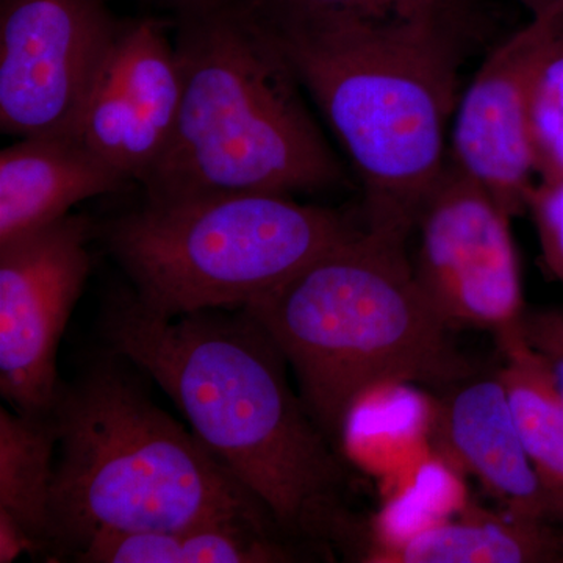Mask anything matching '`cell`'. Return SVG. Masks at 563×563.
<instances>
[{
  "instance_id": "obj_1",
  "label": "cell",
  "mask_w": 563,
  "mask_h": 563,
  "mask_svg": "<svg viewBox=\"0 0 563 563\" xmlns=\"http://www.w3.org/2000/svg\"><path fill=\"white\" fill-rule=\"evenodd\" d=\"M102 332L113 354L161 385L282 532L336 539L347 523L342 462L292 391L287 358L246 310L166 317L122 290L103 307Z\"/></svg>"
},
{
  "instance_id": "obj_2",
  "label": "cell",
  "mask_w": 563,
  "mask_h": 563,
  "mask_svg": "<svg viewBox=\"0 0 563 563\" xmlns=\"http://www.w3.org/2000/svg\"><path fill=\"white\" fill-rule=\"evenodd\" d=\"M254 7L342 144L361 184L366 228L410 239L446 168L462 66L484 24L291 16Z\"/></svg>"
},
{
  "instance_id": "obj_3",
  "label": "cell",
  "mask_w": 563,
  "mask_h": 563,
  "mask_svg": "<svg viewBox=\"0 0 563 563\" xmlns=\"http://www.w3.org/2000/svg\"><path fill=\"white\" fill-rule=\"evenodd\" d=\"M181 73L172 140L143 199L331 190L347 184L303 88L251 0L174 3Z\"/></svg>"
},
{
  "instance_id": "obj_4",
  "label": "cell",
  "mask_w": 563,
  "mask_h": 563,
  "mask_svg": "<svg viewBox=\"0 0 563 563\" xmlns=\"http://www.w3.org/2000/svg\"><path fill=\"white\" fill-rule=\"evenodd\" d=\"M409 242L363 225L243 307L287 358L333 446L366 388L402 380L440 391L479 372L421 290Z\"/></svg>"
},
{
  "instance_id": "obj_5",
  "label": "cell",
  "mask_w": 563,
  "mask_h": 563,
  "mask_svg": "<svg viewBox=\"0 0 563 563\" xmlns=\"http://www.w3.org/2000/svg\"><path fill=\"white\" fill-rule=\"evenodd\" d=\"M117 357L62 384L52 410L60 462L52 487L51 548L74 558L96 537L211 521L279 529L266 507L195 433L152 401Z\"/></svg>"
},
{
  "instance_id": "obj_6",
  "label": "cell",
  "mask_w": 563,
  "mask_h": 563,
  "mask_svg": "<svg viewBox=\"0 0 563 563\" xmlns=\"http://www.w3.org/2000/svg\"><path fill=\"white\" fill-rule=\"evenodd\" d=\"M358 217L277 192H214L143 203L106 242L154 312L243 309L361 231Z\"/></svg>"
},
{
  "instance_id": "obj_7",
  "label": "cell",
  "mask_w": 563,
  "mask_h": 563,
  "mask_svg": "<svg viewBox=\"0 0 563 563\" xmlns=\"http://www.w3.org/2000/svg\"><path fill=\"white\" fill-rule=\"evenodd\" d=\"M512 217L448 157L415 221L412 268L451 329L476 328L496 342L523 331V280Z\"/></svg>"
},
{
  "instance_id": "obj_8",
  "label": "cell",
  "mask_w": 563,
  "mask_h": 563,
  "mask_svg": "<svg viewBox=\"0 0 563 563\" xmlns=\"http://www.w3.org/2000/svg\"><path fill=\"white\" fill-rule=\"evenodd\" d=\"M124 21L106 0H0V129L79 136Z\"/></svg>"
},
{
  "instance_id": "obj_9",
  "label": "cell",
  "mask_w": 563,
  "mask_h": 563,
  "mask_svg": "<svg viewBox=\"0 0 563 563\" xmlns=\"http://www.w3.org/2000/svg\"><path fill=\"white\" fill-rule=\"evenodd\" d=\"M92 229L69 213L0 244V391L18 412L52 413L60 395L58 346L90 274Z\"/></svg>"
},
{
  "instance_id": "obj_10",
  "label": "cell",
  "mask_w": 563,
  "mask_h": 563,
  "mask_svg": "<svg viewBox=\"0 0 563 563\" xmlns=\"http://www.w3.org/2000/svg\"><path fill=\"white\" fill-rule=\"evenodd\" d=\"M551 25L553 14L532 18L493 47L459 96L451 122L448 157L512 218L528 211L539 181L531 96Z\"/></svg>"
},
{
  "instance_id": "obj_11",
  "label": "cell",
  "mask_w": 563,
  "mask_h": 563,
  "mask_svg": "<svg viewBox=\"0 0 563 563\" xmlns=\"http://www.w3.org/2000/svg\"><path fill=\"white\" fill-rule=\"evenodd\" d=\"M181 101L176 44L154 18L124 21L79 139L141 184L172 140Z\"/></svg>"
},
{
  "instance_id": "obj_12",
  "label": "cell",
  "mask_w": 563,
  "mask_h": 563,
  "mask_svg": "<svg viewBox=\"0 0 563 563\" xmlns=\"http://www.w3.org/2000/svg\"><path fill=\"white\" fill-rule=\"evenodd\" d=\"M433 450L483 485L503 509L563 526L533 470L498 369L474 373L435 396Z\"/></svg>"
},
{
  "instance_id": "obj_13",
  "label": "cell",
  "mask_w": 563,
  "mask_h": 563,
  "mask_svg": "<svg viewBox=\"0 0 563 563\" xmlns=\"http://www.w3.org/2000/svg\"><path fill=\"white\" fill-rule=\"evenodd\" d=\"M136 184L79 136H25L0 152V244L68 217L87 199Z\"/></svg>"
},
{
  "instance_id": "obj_14",
  "label": "cell",
  "mask_w": 563,
  "mask_h": 563,
  "mask_svg": "<svg viewBox=\"0 0 563 563\" xmlns=\"http://www.w3.org/2000/svg\"><path fill=\"white\" fill-rule=\"evenodd\" d=\"M363 562L563 563V526L470 501L448 523Z\"/></svg>"
},
{
  "instance_id": "obj_15",
  "label": "cell",
  "mask_w": 563,
  "mask_h": 563,
  "mask_svg": "<svg viewBox=\"0 0 563 563\" xmlns=\"http://www.w3.org/2000/svg\"><path fill=\"white\" fill-rule=\"evenodd\" d=\"M420 385L385 380L363 390L343 418L344 457L380 484L433 453L435 396Z\"/></svg>"
},
{
  "instance_id": "obj_16",
  "label": "cell",
  "mask_w": 563,
  "mask_h": 563,
  "mask_svg": "<svg viewBox=\"0 0 563 563\" xmlns=\"http://www.w3.org/2000/svg\"><path fill=\"white\" fill-rule=\"evenodd\" d=\"M273 529L211 521L168 532L96 537L74 554L84 563H268L292 561Z\"/></svg>"
},
{
  "instance_id": "obj_17",
  "label": "cell",
  "mask_w": 563,
  "mask_h": 563,
  "mask_svg": "<svg viewBox=\"0 0 563 563\" xmlns=\"http://www.w3.org/2000/svg\"><path fill=\"white\" fill-rule=\"evenodd\" d=\"M498 368L526 453L563 514V398L553 373L523 331L496 342Z\"/></svg>"
},
{
  "instance_id": "obj_18",
  "label": "cell",
  "mask_w": 563,
  "mask_h": 563,
  "mask_svg": "<svg viewBox=\"0 0 563 563\" xmlns=\"http://www.w3.org/2000/svg\"><path fill=\"white\" fill-rule=\"evenodd\" d=\"M54 413L0 409V510L9 514L41 548H51Z\"/></svg>"
},
{
  "instance_id": "obj_19",
  "label": "cell",
  "mask_w": 563,
  "mask_h": 563,
  "mask_svg": "<svg viewBox=\"0 0 563 563\" xmlns=\"http://www.w3.org/2000/svg\"><path fill=\"white\" fill-rule=\"evenodd\" d=\"M383 485L384 501L369 523L362 561L374 551L390 550L453 520L468 506L465 474L433 450Z\"/></svg>"
},
{
  "instance_id": "obj_20",
  "label": "cell",
  "mask_w": 563,
  "mask_h": 563,
  "mask_svg": "<svg viewBox=\"0 0 563 563\" xmlns=\"http://www.w3.org/2000/svg\"><path fill=\"white\" fill-rule=\"evenodd\" d=\"M531 133L537 179H563V13L553 14L550 38L533 79Z\"/></svg>"
},
{
  "instance_id": "obj_21",
  "label": "cell",
  "mask_w": 563,
  "mask_h": 563,
  "mask_svg": "<svg viewBox=\"0 0 563 563\" xmlns=\"http://www.w3.org/2000/svg\"><path fill=\"white\" fill-rule=\"evenodd\" d=\"M263 11L291 16H340L384 20H451L484 24L474 0H251Z\"/></svg>"
},
{
  "instance_id": "obj_22",
  "label": "cell",
  "mask_w": 563,
  "mask_h": 563,
  "mask_svg": "<svg viewBox=\"0 0 563 563\" xmlns=\"http://www.w3.org/2000/svg\"><path fill=\"white\" fill-rule=\"evenodd\" d=\"M544 265L563 284V179L537 181L528 206Z\"/></svg>"
},
{
  "instance_id": "obj_23",
  "label": "cell",
  "mask_w": 563,
  "mask_h": 563,
  "mask_svg": "<svg viewBox=\"0 0 563 563\" xmlns=\"http://www.w3.org/2000/svg\"><path fill=\"white\" fill-rule=\"evenodd\" d=\"M523 333L533 350L543 355L563 398V310H528Z\"/></svg>"
},
{
  "instance_id": "obj_24",
  "label": "cell",
  "mask_w": 563,
  "mask_h": 563,
  "mask_svg": "<svg viewBox=\"0 0 563 563\" xmlns=\"http://www.w3.org/2000/svg\"><path fill=\"white\" fill-rule=\"evenodd\" d=\"M40 550L31 533L9 514L0 510V563L16 561L25 551Z\"/></svg>"
},
{
  "instance_id": "obj_25",
  "label": "cell",
  "mask_w": 563,
  "mask_h": 563,
  "mask_svg": "<svg viewBox=\"0 0 563 563\" xmlns=\"http://www.w3.org/2000/svg\"><path fill=\"white\" fill-rule=\"evenodd\" d=\"M520 2L532 14V18L563 13V0H520Z\"/></svg>"
},
{
  "instance_id": "obj_26",
  "label": "cell",
  "mask_w": 563,
  "mask_h": 563,
  "mask_svg": "<svg viewBox=\"0 0 563 563\" xmlns=\"http://www.w3.org/2000/svg\"><path fill=\"white\" fill-rule=\"evenodd\" d=\"M166 2H168L169 5H174V3L181 2V0H166Z\"/></svg>"
}]
</instances>
